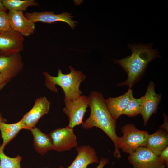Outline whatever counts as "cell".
Masks as SVG:
<instances>
[{"instance_id": "obj_14", "label": "cell", "mask_w": 168, "mask_h": 168, "mask_svg": "<svg viewBox=\"0 0 168 168\" xmlns=\"http://www.w3.org/2000/svg\"><path fill=\"white\" fill-rule=\"evenodd\" d=\"M76 150L77 155L71 164L67 168L60 166L59 168H87L90 164L99 162L95 151L90 146H80Z\"/></svg>"}, {"instance_id": "obj_23", "label": "cell", "mask_w": 168, "mask_h": 168, "mask_svg": "<svg viewBox=\"0 0 168 168\" xmlns=\"http://www.w3.org/2000/svg\"><path fill=\"white\" fill-rule=\"evenodd\" d=\"M160 158L165 163L166 168L168 167V147L163 150L159 156Z\"/></svg>"}, {"instance_id": "obj_1", "label": "cell", "mask_w": 168, "mask_h": 168, "mask_svg": "<svg viewBox=\"0 0 168 168\" xmlns=\"http://www.w3.org/2000/svg\"><path fill=\"white\" fill-rule=\"evenodd\" d=\"M152 43L128 44L131 55L121 60H114L115 63L119 64L127 75V80L117 86H128L129 89H131L140 81L148 63L160 57L157 49H152Z\"/></svg>"}, {"instance_id": "obj_21", "label": "cell", "mask_w": 168, "mask_h": 168, "mask_svg": "<svg viewBox=\"0 0 168 168\" xmlns=\"http://www.w3.org/2000/svg\"><path fill=\"white\" fill-rule=\"evenodd\" d=\"M143 101V96L138 99L133 98L128 105L123 114L133 117L140 114Z\"/></svg>"}, {"instance_id": "obj_26", "label": "cell", "mask_w": 168, "mask_h": 168, "mask_svg": "<svg viewBox=\"0 0 168 168\" xmlns=\"http://www.w3.org/2000/svg\"><path fill=\"white\" fill-rule=\"evenodd\" d=\"M7 83L0 74V91L4 88Z\"/></svg>"}, {"instance_id": "obj_16", "label": "cell", "mask_w": 168, "mask_h": 168, "mask_svg": "<svg viewBox=\"0 0 168 168\" xmlns=\"http://www.w3.org/2000/svg\"><path fill=\"white\" fill-rule=\"evenodd\" d=\"M167 132L161 129L147 136L146 147L159 156L162 151L168 146Z\"/></svg>"}, {"instance_id": "obj_19", "label": "cell", "mask_w": 168, "mask_h": 168, "mask_svg": "<svg viewBox=\"0 0 168 168\" xmlns=\"http://www.w3.org/2000/svg\"><path fill=\"white\" fill-rule=\"evenodd\" d=\"M3 4L7 10L23 12L30 6H38L39 3L34 0H2Z\"/></svg>"}, {"instance_id": "obj_12", "label": "cell", "mask_w": 168, "mask_h": 168, "mask_svg": "<svg viewBox=\"0 0 168 168\" xmlns=\"http://www.w3.org/2000/svg\"><path fill=\"white\" fill-rule=\"evenodd\" d=\"M155 85L150 81L147 87L146 92L143 96V101L141 114L144 121V126L153 114H156L158 104L161 101V95L157 94L155 91Z\"/></svg>"}, {"instance_id": "obj_2", "label": "cell", "mask_w": 168, "mask_h": 168, "mask_svg": "<svg viewBox=\"0 0 168 168\" xmlns=\"http://www.w3.org/2000/svg\"><path fill=\"white\" fill-rule=\"evenodd\" d=\"M88 98L90 114L85 122L82 124V127L85 129H89L96 127L102 130L114 145V157L120 159L121 156L117 143L118 136L116 133V120L110 112L102 93L97 91H92Z\"/></svg>"}, {"instance_id": "obj_25", "label": "cell", "mask_w": 168, "mask_h": 168, "mask_svg": "<svg viewBox=\"0 0 168 168\" xmlns=\"http://www.w3.org/2000/svg\"><path fill=\"white\" fill-rule=\"evenodd\" d=\"M163 115L164 118V121L163 124L160 126L161 129L168 132V119L166 115L164 113Z\"/></svg>"}, {"instance_id": "obj_11", "label": "cell", "mask_w": 168, "mask_h": 168, "mask_svg": "<svg viewBox=\"0 0 168 168\" xmlns=\"http://www.w3.org/2000/svg\"><path fill=\"white\" fill-rule=\"evenodd\" d=\"M24 42V37L13 30L0 34V51L4 55L20 53L23 49Z\"/></svg>"}, {"instance_id": "obj_17", "label": "cell", "mask_w": 168, "mask_h": 168, "mask_svg": "<svg viewBox=\"0 0 168 168\" xmlns=\"http://www.w3.org/2000/svg\"><path fill=\"white\" fill-rule=\"evenodd\" d=\"M33 137V145L35 149L43 155L48 151L53 150V144L49 135L43 133L35 127L30 130Z\"/></svg>"}, {"instance_id": "obj_29", "label": "cell", "mask_w": 168, "mask_h": 168, "mask_svg": "<svg viewBox=\"0 0 168 168\" xmlns=\"http://www.w3.org/2000/svg\"><path fill=\"white\" fill-rule=\"evenodd\" d=\"M1 54H2V53H1V51H0V55Z\"/></svg>"}, {"instance_id": "obj_13", "label": "cell", "mask_w": 168, "mask_h": 168, "mask_svg": "<svg viewBox=\"0 0 168 168\" xmlns=\"http://www.w3.org/2000/svg\"><path fill=\"white\" fill-rule=\"evenodd\" d=\"M12 30L24 37L33 34L35 30V23L26 18L23 12L15 10L9 11L8 13Z\"/></svg>"}, {"instance_id": "obj_7", "label": "cell", "mask_w": 168, "mask_h": 168, "mask_svg": "<svg viewBox=\"0 0 168 168\" xmlns=\"http://www.w3.org/2000/svg\"><path fill=\"white\" fill-rule=\"evenodd\" d=\"M53 144V150L58 152L69 150L78 147L77 137L73 128L68 126L52 131L49 134Z\"/></svg>"}, {"instance_id": "obj_3", "label": "cell", "mask_w": 168, "mask_h": 168, "mask_svg": "<svg viewBox=\"0 0 168 168\" xmlns=\"http://www.w3.org/2000/svg\"><path fill=\"white\" fill-rule=\"evenodd\" d=\"M71 71L67 74L63 73L61 69L58 70V76L54 77L47 72L43 73L45 78V85L51 91L57 92L56 85L60 86L64 93V102L74 100L81 96L79 89L80 83L86 78V76L81 71L76 70L69 66Z\"/></svg>"}, {"instance_id": "obj_5", "label": "cell", "mask_w": 168, "mask_h": 168, "mask_svg": "<svg viewBox=\"0 0 168 168\" xmlns=\"http://www.w3.org/2000/svg\"><path fill=\"white\" fill-rule=\"evenodd\" d=\"M129 163L133 168H165L166 165L158 156L146 147H138L129 154Z\"/></svg>"}, {"instance_id": "obj_15", "label": "cell", "mask_w": 168, "mask_h": 168, "mask_svg": "<svg viewBox=\"0 0 168 168\" xmlns=\"http://www.w3.org/2000/svg\"><path fill=\"white\" fill-rule=\"evenodd\" d=\"M133 98V90L129 89L123 94L116 97H110L105 99L107 108L110 114L116 120L122 115L130 101Z\"/></svg>"}, {"instance_id": "obj_10", "label": "cell", "mask_w": 168, "mask_h": 168, "mask_svg": "<svg viewBox=\"0 0 168 168\" xmlns=\"http://www.w3.org/2000/svg\"><path fill=\"white\" fill-rule=\"evenodd\" d=\"M24 15L34 23L42 22L51 24L57 21L63 22L68 24L72 29H74L77 26L75 24L77 23V21L72 20L73 17L70 14L67 12L56 14L52 11H34L32 12H26Z\"/></svg>"}, {"instance_id": "obj_24", "label": "cell", "mask_w": 168, "mask_h": 168, "mask_svg": "<svg viewBox=\"0 0 168 168\" xmlns=\"http://www.w3.org/2000/svg\"><path fill=\"white\" fill-rule=\"evenodd\" d=\"M108 163V159L103 157L100 160L99 164L96 168H103L104 166Z\"/></svg>"}, {"instance_id": "obj_6", "label": "cell", "mask_w": 168, "mask_h": 168, "mask_svg": "<svg viewBox=\"0 0 168 168\" xmlns=\"http://www.w3.org/2000/svg\"><path fill=\"white\" fill-rule=\"evenodd\" d=\"M63 110L68 117L69 127L74 128L83 123L82 120L88 106V97L80 96L77 98L66 102Z\"/></svg>"}, {"instance_id": "obj_20", "label": "cell", "mask_w": 168, "mask_h": 168, "mask_svg": "<svg viewBox=\"0 0 168 168\" xmlns=\"http://www.w3.org/2000/svg\"><path fill=\"white\" fill-rule=\"evenodd\" d=\"M4 149L0 145V168H21V156L18 155L15 157H9L4 153Z\"/></svg>"}, {"instance_id": "obj_9", "label": "cell", "mask_w": 168, "mask_h": 168, "mask_svg": "<svg viewBox=\"0 0 168 168\" xmlns=\"http://www.w3.org/2000/svg\"><path fill=\"white\" fill-rule=\"evenodd\" d=\"M50 102L45 97L37 98L31 109L20 120L23 129L30 130L35 127L40 119L49 112Z\"/></svg>"}, {"instance_id": "obj_8", "label": "cell", "mask_w": 168, "mask_h": 168, "mask_svg": "<svg viewBox=\"0 0 168 168\" xmlns=\"http://www.w3.org/2000/svg\"><path fill=\"white\" fill-rule=\"evenodd\" d=\"M23 65L20 53L0 55V74L7 83L21 72Z\"/></svg>"}, {"instance_id": "obj_22", "label": "cell", "mask_w": 168, "mask_h": 168, "mask_svg": "<svg viewBox=\"0 0 168 168\" xmlns=\"http://www.w3.org/2000/svg\"><path fill=\"white\" fill-rule=\"evenodd\" d=\"M12 30L6 11H0V34Z\"/></svg>"}, {"instance_id": "obj_4", "label": "cell", "mask_w": 168, "mask_h": 168, "mask_svg": "<svg viewBox=\"0 0 168 168\" xmlns=\"http://www.w3.org/2000/svg\"><path fill=\"white\" fill-rule=\"evenodd\" d=\"M123 135L118 137L117 143L119 149L129 154L133 153L139 147H146L148 132L137 129L132 124H125L121 128Z\"/></svg>"}, {"instance_id": "obj_18", "label": "cell", "mask_w": 168, "mask_h": 168, "mask_svg": "<svg viewBox=\"0 0 168 168\" xmlns=\"http://www.w3.org/2000/svg\"><path fill=\"white\" fill-rule=\"evenodd\" d=\"M21 120L12 124H8L5 122L0 124L1 137L3 140V143L1 145L5 148L13 139L18 134L19 131L23 129Z\"/></svg>"}, {"instance_id": "obj_28", "label": "cell", "mask_w": 168, "mask_h": 168, "mask_svg": "<svg viewBox=\"0 0 168 168\" xmlns=\"http://www.w3.org/2000/svg\"><path fill=\"white\" fill-rule=\"evenodd\" d=\"M6 119H4L3 118L2 115L0 112V124L3 122H6Z\"/></svg>"}, {"instance_id": "obj_27", "label": "cell", "mask_w": 168, "mask_h": 168, "mask_svg": "<svg viewBox=\"0 0 168 168\" xmlns=\"http://www.w3.org/2000/svg\"><path fill=\"white\" fill-rule=\"evenodd\" d=\"M7 11L2 2V0H0V11Z\"/></svg>"}]
</instances>
